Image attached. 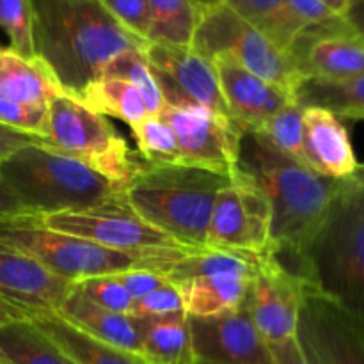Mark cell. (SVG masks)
I'll list each match as a JSON object with an SVG mask.
<instances>
[{"label":"cell","instance_id":"obj_9","mask_svg":"<svg viewBox=\"0 0 364 364\" xmlns=\"http://www.w3.org/2000/svg\"><path fill=\"white\" fill-rule=\"evenodd\" d=\"M259 256L203 249L191 252L166 274L188 316H212L242 308Z\"/></svg>","mask_w":364,"mask_h":364},{"label":"cell","instance_id":"obj_46","mask_svg":"<svg viewBox=\"0 0 364 364\" xmlns=\"http://www.w3.org/2000/svg\"><path fill=\"white\" fill-rule=\"evenodd\" d=\"M352 180L358 181L359 185H364V164H359L358 171H355V173H354V176H352Z\"/></svg>","mask_w":364,"mask_h":364},{"label":"cell","instance_id":"obj_48","mask_svg":"<svg viewBox=\"0 0 364 364\" xmlns=\"http://www.w3.org/2000/svg\"><path fill=\"white\" fill-rule=\"evenodd\" d=\"M194 364H217V363H208V361H196Z\"/></svg>","mask_w":364,"mask_h":364},{"label":"cell","instance_id":"obj_15","mask_svg":"<svg viewBox=\"0 0 364 364\" xmlns=\"http://www.w3.org/2000/svg\"><path fill=\"white\" fill-rule=\"evenodd\" d=\"M297 341L309 364H364V338L331 304L306 284Z\"/></svg>","mask_w":364,"mask_h":364},{"label":"cell","instance_id":"obj_17","mask_svg":"<svg viewBox=\"0 0 364 364\" xmlns=\"http://www.w3.org/2000/svg\"><path fill=\"white\" fill-rule=\"evenodd\" d=\"M188 316V315H187ZM198 361L217 364H276L245 304L212 316H188Z\"/></svg>","mask_w":364,"mask_h":364},{"label":"cell","instance_id":"obj_16","mask_svg":"<svg viewBox=\"0 0 364 364\" xmlns=\"http://www.w3.org/2000/svg\"><path fill=\"white\" fill-rule=\"evenodd\" d=\"M288 55L306 78L341 80L364 71V38L341 16L306 27Z\"/></svg>","mask_w":364,"mask_h":364},{"label":"cell","instance_id":"obj_4","mask_svg":"<svg viewBox=\"0 0 364 364\" xmlns=\"http://www.w3.org/2000/svg\"><path fill=\"white\" fill-rule=\"evenodd\" d=\"M230 183V176L201 167L141 159L123 196L146 223L183 247L203 251L215 198Z\"/></svg>","mask_w":364,"mask_h":364},{"label":"cell","instance_id":"obj_26","mask_svg":"<svg viewBox=\"0 0 364 364\" xmlns=\"http://www.w3.org/2000/svg\"><path fill=\"white\" fill-rule=\"evenodd\" d=\"M73 98L87 109L103 116L117 117L130 127L149 116L141 91L130 82L110 75L96 78Z\"/></svg>","mask_w":364,"mask_h":364},{"label":"cell","instance_id":"obj_18","mask_svg":"<svg viewBox=\"0 0 364 364\" xmlns=\"http://www.w3.org/2000/svg\"><path fill=\"white\" fill-rule=\"evenodd\" d=\"M73 288L23 252L0 244V302L21 320H36L59 311Z\"/></svg>","mask_w":364,"mask_h":364},{"label":"cell","instance_id":"obj_8","mask_svg":"<svg viewBox=\"0 0 364 364\" xmlns=\"http://www.w3.org/2000/svg\"><path fill=\"white\" fill-rule=\"evenodd\" d=\"M191 46L210 60L217 57L235 60L251 73L283 89L294 100L295 91L306 78L287 52L277 48L226 4L203 11Z\"/></svg>","mask_w":364,"mask_h":364},{"label":"cell","instance_id":"obj_32","mask_svg":"<svg viewBox=\"0 0 364 364\" xmlns=\"http://www.w3.org/2000/svg\"><path fill=\"white\" fill-rule=\"evenodd\" d=\"M258 134L263 135L281 153L294 159L295 162L309 167L304 153V139H302V107L297 102L288 103L279 112L274 114L259 128Z\"/></svg>","mask_w":364,"mask_h":364},{"label":"cell","instance_id":"obj_1","mask_svg":"<svg viewBox=\"0 0 364 364\" xmlns=\"http://www.w3.org/2000/svg\"><path fill=\"white\" fill-rule=\"evenodd\" d=\"M237 171L269 201V252L299 277V256L322 226L341 180L320 176L274 148L258 132L249 130H242Z\"/></svg>","mask_w":364,"mask_h":364},{"label":"cell","instance_id":"obj_20","mask_svg":"<svg viewBox=\"0 0 364 364\" xmlns=\"http://www.w3.org/2000/svg\"><path fill=\"white\" fill-rule=\"evenodd\" d=\"M302 139L308 166L315 173L331 180L354 176L359 162L341 117L320 107H302Z\"/></svg>","mask_w":364,"mask_h":364},{"label":"cell","instance_id":"obj_28","mask_svg":"<svg viewBox=\"0 0 364 364\" xmlns=\"http://www.w3.org/2000/svg\"><path fill=\"white\" fill-rule=\"evenodd\" d=\"M0 348L9 364H77L32 320H16L0 329Z\"/></svg>","mask_w":364,"mask_h":364},{"label":"cell","instance_id":"obj_37","mask_svg":"<svg viewBox=\"0 0 364 364\" xmlns=\"http://www.w3.org/2000/svg\"><path fill=\"white\" fill-rule=\"evenodd\" d=\"M174 313H185V309L180 294L169 283L166 287L159 288V290L151 291L146 297L137 299L134 302V309H132V315L141 316V318L174 315Z\"/></svg>","mask_w":364,"mask_h":364},{"label":"cell","instance_id":"obj_39","mask_svg":"<svg viewBox=\"0 0 364 364\" xmlns=\"http://www.w3.org/2000/svg\"><path fill=\"white\" fill-rule=\"evenodd\" d=\"M290 6L291 13L306 25V27H313V25H323L331 23V21L341 18V14L334 13L329 6L322 2V0H287Z\"/></svg>","mask_w":364,"mask_h":364},{"label":"cell","instance_id":"obj_36","mask_svg":"<svg viewBox=\"0 0 364 364\" xmlns=\"http://www.w3.org/2000/svg\"><path fill=\"white\" fill-rule=\"evenodd\" d=\"M110 16L128 32L141 39H148L151 27V11L148 0H100Z\"/></svg>","mask_w":364,"mask_h":364},{"label":"cell","instance_id":"obj_10","mask_svg":"<svg viewBox=\"0 0 364 364\" xmlns=\"http://www.w3.org/2000/svg\"><path fill=\"white\" fill-rule=\"evenodd\" d=\"M39 219L50 230L85 238L116 251L146 252L183 247L169 235L162 233L155 226L146 223L141 215H137L124 201V196L123 199L107 205L46 213L39 215Z\"/></svg>","mask_w":364,"mask_h":364},{"label":"cell","instance_id":"obj_19","mask_svg":"<svg viewBox=\"0 0 364 364\" xmlns=\"http://www.w3.org/2000/svg\"><path fill=\"white\" fill-rule=\"evenodd\" d=\"M228 114L242 130L258 132L274 114L295 102L277 85L263 80L228 57L212 60Z\"/></svg>","mask_w":364,"mask_h":364},{"label":"cell","instance_id":"obj_23","mask_svg":"<svg viewBox=\"0 0 364 364\" xmlns=\"http://www.w3.org/2000/svg\"><path fill=\"white\" fill-rule=\"evenodd\" d=\"M46 336L55 341L64 354L70 355L77 364H153L142 355L112 345L102 343L95 338L78 331L57 313L32 320Z\"/></svg>","mask_w":364,"mask_h":364},{"label":"cell","instance_id":"obj_49","mask_svg":"<svg viewBox=\"0 0 364 364\" xmlns=\"http://www.w3.org/2000/svg\"><path fill=\"white\" fill-rule=\"evenodd\" d=\"M0 50H2V45H0Z\"/></svg>","mask_w":364,"mask_h":364},{"label":"cell","instance_id":"obj_43","mask_svg":"<svg viewBox=\"0 0 364 364\" xmlns=\"http://www.w3.org/2000/svg\"><path fill=\"white\" fill-rule=\"evenodd\" d=\"M343 16L364 38V0H350Z\"/></svg>","mask_w":364,"mask_h":364},{"label":"cell","instance_id":"obj_21","mask_svg":"<svg viewBox=\"0 0 364 364\" xmlns=\"http://www.w3.org/2000/svg\"><path fill=\"white\" fill-rule=\"evenodd\" d=\"M57 315L102 343L142 355L141 316L114 313L92 304L75 288V283Z\"/></svg>","mask_w":364,"mask_h":364},{"label":"cell","instance_id":"obj_6","mask_svg":"<svg viewBox=\"0 0 364 364\" xmlns=\"http://www.w3.org/2000/svg\"><path fill=\"white\" fill-rule=\"evenodd\" d=\"M0 174L34 215L91 208L123 199L124 187L39 141L6 160Z\"/></svg>","mask_w":364,"mask_h":364},{"label":"cell","instance_id":"obj_7","mask_svg":"<svg viewBox=\"0 0 364 364\" xmlns=\"http://www.w3.org/2000/svg\"><path fill=\"white\" fill-rule=\"evenodd\" d=\"M38 141L87 164L121 187L128 183L141 160L103 114L87 109L70 95L50 103L46 134Z\"/></svg>","mask_w":364,"mask_h":364},{"label":"cell","instance_id":"obj_27","mask_svg":"<svg viewBox=\"0 0 364 364\" xmlns=\"http://www.w3.org/2000/svg\"><path fill=\"white\" fill-rule=\"evenodd\" d=\"M224 4L287 53L306 28L287 0H224Z\"/></svg>","mask_w":364,"mask_h":364},{"label":"cell","instance_id":"obj_3","mask_svg":"<svg viewBox=\"0 0 364 364\" xmlns=\"http://www.w3.org/2000/svg\"><path fill=\"white\" fill-rule=\"evenodd\" d=\"M299 277L364 338V185L341 180L322 226L299 256Z\"/></svg>","mask_w":364,"mask_h":364},{"label":"cell","instance_id":"obj_25","mask_svg":"<svg viewBox=\"0 0 364 364\" xmlns=\"http://www.w3.org/2000/svg\"><path fill=\"white\" fill-rule=\"evenodd\" d=\"M301 107H320L338 117L364 119V71L341 80L304 78L295 91Z\"/></svg>","mask_w":364,"mask_h":364},{"label":"cell","instance_id":"obj_30","mask_svg":"<svg viewBox=\"0 0 364 364\" xmlns=\"http://www.w3.org/2000/svg\"><path fill=\"white\" fill-rule=\"evenodd\" d=\"M103 75L123 78V80L130 82L134 87H137L141 91L142 98H144L149 116H160V112L166 107V100H164L162 91H160L159 82H156L148 59L144 55V48L130 50V52L119 55L109 64Z\"/></svg>","mask_w":364,"mask_h":364},{"label":"cell","instance_id":"obj_42","mask_svg":"<svg viewBox=\"0 0 364 364\" xmlns=\"http://www.w3.org/2000/svg\"><path fill=\"white\" fill-rule=\"evenodd\" d=\"M23 213H31L23 205L20 203V199L16 198L13 191L9 188V185L6 183V180L0 174V217L6 215H23Z\"/></svg>","mask_w":364,"mask_h":364},{"label":"cell","instance_id":"obj_22","mask_svg":"<svg viewBox=\"0 0 364 364\" xmlns=\"http://www.w3.org/2000/svg\"><path fill=\"white\" fill-rule=\"evenodd\" d=\"M64 89L39 57L28 59L11 48L0 50V98L23 105H50Z\"/></svg>","mask_w":364,"mask_h":364},{"label":"cell","instance_id":"obj_44","mask_svg":"<svg viewBox=\"0 0 364 364\" xmlns=\"http://www.w3.org/2000/svg\"><path fill=\"white\" fill-rule=\"evenodd\" d=\"M16 320H21L20 316L16 315V313L11 311L7 306H4L2 302H0V329H4L6 326H9V323L16 322ZM0 364H9V361H7V358L4 355L2 348H0Z\"/></svg>","mask_w":364,"mask_h":364},{"label":"cell","instance_id":"obj_38","mask_svg":"<svg viewBox=\"0 0 364 364\" xmlns=\"http://www.w3.org/2000/svg\"><path fill=\"white\" fill-rule=\"evenodd\" d=\"M117 277L121 279V283L124 284V288L128 290V294L137 301V299L146 297L151 291L159 290V288L166 287L169 281L164 276L162 272H156V270H148V269H135L128 270V272L117 274Z\"/></svg>","mask_w":364,"mask_h":364},{"label":"cell","instance_id":"obj_31","mask_svg":"<svg viewBox=\"0 0 364 364\" xmlns=\"http://www.w3.org/2000/svg\"><path fill=\"white\" fill-rule=\"evenodd\" d=\"M130 128L142 160L151 164H183L176 134L162 116H148Z\"/></svg>","mask_w":364,"mask_h":364},{"label":"cell","instance_id":"obj_35","mask_svg":"<svg viewBox=\"0 0 364 364\" xmlns=\"http://www.w3.org/2000/svg\"><path fill=\"white\" fill-rule=\"evenodd\" d=\"M48 105H23L0 98V124L34 137H45Z\"/></svg>","mask_w":364,"mask_h":364},{"label":"cell","instance_id":"obj_12","mask_svg":"<svg viewBox=\"0 0 364 364\" xmlns=\"http://www.w3.org/2000/svg\"><path fill=\"white\" fill-rule=\"evenodd\" d=\"M160 116L176 134L183 164L235 176L242 128L230 116L198 105H166Z\"/></svg>","mask_w":364,"mask_h":364},{"label":"cell","instance_id":"obj_41","mask_svg":"<svg viewBox=\"0 0 364 364\" xmlns=\"http://www.w3.org/2000/svg\"><path fill=\"white\" fill-rule=\"evenodd\" d=\"M269 348L276 364H309L308 359L302 354L297 336L283 341V343L269 345Z\"/></svg>","mask_w":364,"mask_h":364},{"label":"cell","instance_id":"obj_40","mask_svg":"<svg viewBox=\"0 0 364 364\" xmlns=\"http://www.w3.org/2000/svg\"><path fill=\"white\" fill-rule=\"evenodd\" d=\"M34 142H38V137H34V135L23 134V132H18L14 128L6 127V124H0V166L6 160H9L14 153L23 149L25 146L34 144Z\"/></svg>","mask_w":364,"mask_h":364},{"label":"cell","instance_id":"obj_5","mask_svg":"<svg viewBox=\"0 0 364 364\" xmlns=\"http://www.w3.org/2000/svg\"><path fill=\"white\" fill-rule=\"evenodd\" d=\"M0 244L23 252L46 270L71 283L135 269L156 270L166 276L180 259L196 252L187 247L146 252L116 251L85 238L50 230L34 213L0 217Z\"/></svg>","mask_w":364,"mask_h":364},{"label":"cell","instance_id":"obj_45","mask_svg":"<svg viewBox=\"0 0 364 364\" xmlns=\"http://www.w3.org/2000/svg\"><path fill=\"white\" fill-rule=\"evenodd\" d=\"M322 2L326 4V6H329L331 9L334 11V13H338V14H341V16H343L350 0H322Z\"/></svg>","mask_w":364,"mask_h":364},{"label":"cell","instance_id":"obj_2","mask_svg":"<svg viewBox=\"0 0 364 364\" xmlns=\"http://www.w3.org/2000/svg\"><path fill=\"white\" fill-rule=\"evenodd\" d=\"M34 52L70 96L102 77L109 64L148 41L117 23L100 0H32Z\"/></svg>","mask_w":364,"mask_h":364},{"label":"cell","instance_id":"obj_47","mask_svg":"<svg viewBox=\"0 0 364 364\" xmlns=\"http://www.w3.org/2000/svg\"><path fill=\"white\" fill-rule=\"evenodd\" d=\"M196 2H198L199 6L205 7V9H208V7H213V6H219V4H224V0H196Z\"/></svg>","mask_w":364,"mask_h":364},{"label":"cell","instance_id":"obj_11","mask_svg":"<svg viewBox=\"0 0 364 364\" xmlns=\"http://www.w3.org/2000/svg\"><path fill=\"white\" fill-rule=\"evenodd\" d=\"M269 201L258 187L237 171L231 183L220 188L206 235V249L265 255L270 249Z\"/></svg>","mask_w":364,"mask_h":364},{"label":"cell","instance_id":"obj_34","mask_svg":"<svg viewBox=\"0 0 364 364\" xmlns=\"http://www.w3.org/2000/svg\"><path fill=\"white\" fill-rule=\"evenodd\" d=\"M75 288L84 295L92 304L100 306L103 309H109L114 313H123V315H132L135 299L128 294L124 284L117 277L112 276H98L89 277V279L75 283Z\"/></svg>","mask_w":364,"mask_h":364},{"label":"cell","instance_id":"obj_33","mask_svg":"<svg viewBox=\"0 0 364 364\" xmlns=\"http://www.w3.org/2000/svg\"><path fill=\"white\" fill-rule=\"evenodd\" d=\"M0 27L9 36L11 50L28 59H34L32 0H0Z\"/></svg>","mask_w":364,"mask_h":364},{"label":"cell","instance_id":"obj_24","mask_svg":"<svg viewBox=\"0 0 364 364\" xmlns=\"http://www.w3.org/2000/svg\"><path fill=\"white\" fill-rule=\"evenodd\" d=\"M142 358L153 364H194L187 313L142 318Z\"/></svg>","mask_w":364,"mask_h":364},{"label":"cell","instance_id":"obj_13","mask_svg":"<svg viewBox=\"0 0 364 364\" xmlns=\"http://www.w3.org/2000/svg\"><path fill=\"white\" fill-rule=\"evenodd\" d=\"M144 55L159 82L166 105H198L230 116L215 66L198 50L192 46L146 43Z\"/></svg>","mask_w":364,"mask_h":364},{"label":"cell","instance_id":"obj_29","mask_svg":"<svg viewBox=\"0 0 364 364\" xmlns=\"http://www.w3.org/2000/svg\"><path fill=\"white\" fill-rule=\"evenodd\" d=\"M151 27L148 43L191 46L205 7L196 0H148Z\"/></svg>","mask_w":364,"mask_h":364},{"label":"cell","instance_id":"obj_14","mask_svg":"<svg viewBox=\"0 0 364 364\" xmlns=\"http://www.w3.org/2000/svg\"><path fill=\"white\" fill-rule=\"evenodd\" d=\"M306 283L279 265L269 251L259 255L245 308L267 345L297 336L299 309Z\"/></svg>","mask_w":364,"mask_h":364}]
</instances>
